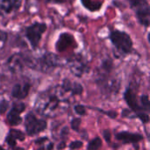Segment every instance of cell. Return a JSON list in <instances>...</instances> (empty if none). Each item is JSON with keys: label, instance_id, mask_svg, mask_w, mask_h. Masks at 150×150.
<instances>
[{"label": "cell", "instance_id": "4fadbf2b", "mask_svg": "<svg viewBox=\"0 0 150 150\" xmlns=\"http://www.w3.org/2000/svg\"><path fill=\"white\" fill-rule=\"evenodd\" d=\"M7 120H8L10 125L17 126V125L20 124L21 118L19 117V114H18V113H16V112H14L12 111H10V112L7 115Z\"/></svg>", "mask_w": 150, "mask_h": 150}, {"label": "cell", "instance_id": "8fae6325", "mask_svg": "<svg viewBox=\"0 0 150 150\" xmlns=\"http://www.w3.org/2000/svg\"><path fill=\"white\" fill-rule=\"evenodd\" d=\"M124 98L127 102V104L131 107L134 111H141L142 108L137 104V98L135 92L132 90V88L128 87L124 94Z\"/></svg>", "mask_w": 150, "mask_h": 150}, {"label": "cell", "instance_id": "2e32d148", "mask_svg": "<svg viewBox=\"0 0 150 150\" xmlns=\"http://www.w3.org/2000/svg\"><path fill=\"white\" fill-rule=\"evenodd\" d=\"M71 91L73 95H80L83 93V88L82 86L81 83H72V88H71Z\"/></svg>", "mask_w": 150, "mask_h": 150}, {"label": "cell", "instance_id": "836d02e7", "mask_svg": "<svg viewBox=\"0 0 150 150\" xmlns=\"http://www.w3.org/2000/svg\"><path fill=\"white\" fill-rule=\"evenodd\" d=\"M149 35H150V33H148V36H147V37H148V41H149V42H150V40H149Z\"/></svg>", "mask_w": 150, "mask_h": 150}, {"label": "cell", "instance_id": "9c48e42d", "mask_svg": "<svg viewBox=\"0 0 150 150\" xmlns=\"http://www.w3.org/2000/svg\"><path fill=\"white\" fill-rule=\"evenodd\" d=\"M30 84L28 83H24L23 85L17 83L13 86L11 90V96L18 99H23L27 97L30 91Z\"/></svg>", "mask_w": 150, "mask_h": 150}, {"label": "cell", "instance_id": "ac0fdd59", "mask_svg": "<svg viewBox=\"0 0 150 150\" xmlns=\"http://www.w3.org/2000/svg\"><path fill=\"white\" fill-rule=\"evenodd\" d=\"M141 102H142V105L143 106V108H145L146 110H149L150 106V102L149 98V96L148 95H142L141 97Z\"/></svg>", "mask_w": 150, "mask_h": 150}, {"label": "cell", "instance_id": "5b68a950", "mask_svg": "<svg viewBox=\"0 0 150 150\" xmlns=\"http://www.w3.org/2000/svg\"><path fill=\"white\" fill-rule=\"evenodd\" d=\"M67 62L69 65V69L71 72L76 76H82L83 73L88 71L89 68L86 62H84L83 58L82 57V55L79 54H75L74 56L72 55V57L69 58Z\"/></svg>", "mask_w": 150, "mask_h": 150}, {"label": "cell", "instance_id": "cb8c5ba5", "mask_svg": "<svg viewBox=\"0 0 150 150\" xmlns=\"http://www.w3.org/2000/svg\"><path fill=\"white\" fill-rule=\"evenodd\" d=\"M83 147V142H80V141H76V142H73L70 143L69 145V148L71 149H80Z\"/></svg>", "mask_w": 150, "mask_h": 150}, {"label": "cell", "instance_id": "e575fe53", "mask_svg": "<svg viewBox=\"0 0 150 150\" xmlns=\"http://www.w3.org/2000/svg\"><path fill=\"white\" fill-rule=\"evenodd\" d=\"M38 150H45V149L44 148H40Z\"/></svg>", "mask_w": 150, "mask_h": 150}, {"label": "cell", "instance_id": "d4e9b609", "mask_svg": "<svg viewBox=\"0 0 150 150\" xmlns=\"http://www.w3.org/2000/svg\"><path fill=\"white\" fill-rule=\"evenodd\" d=\"M7 40H8V33L5 31L0 29V41L3 43H5Z\"/></svg>", "mask_w": 150, "mask_h": 150}, {"label": "cell", "instance_id": "9a60e30c", "mask_svg": "<svg viewBox=\"0 0 150 150\" xmlns=\"http://www.w3.org/2000/svg\"><path fill=\"white\" fill-rule=\"evenodd\" d=\"M9 135L12 137L14 140H18V141H24L25 140V134L19 130L16 129H11L9 133Z\"/></svg>", "mask_w": 150, "mask_h": 150}, {"label": "cell", "instance_id": "4316f807", "mask_svg": "<svg viewBox=\"0 0 150 150\" xmlns=\"http://www.w3.org/2000/svg\"><path fill=\"white\" fill-rule=\"evenodd\" d=\"M6 142H7V143H8L11 147H14V146L16 145V140H14V139H13L12 137H11L10 135L7 136Z\"/></svg>", "mask_w": 150, "mask_h": 150}, {"label": "cell", "instance_id": "44dd1931", "mask_svg": "<svg viewBox=\"0 0 150 150\" xmlns=\"http://www.w3.org/2000/svg\"><path fill=\"white\" fill-rule=\"evenodd\" d=\"M80 124H81V120L79 118L74 119L71 121V127H72V129L75 130V131H77L79 127H80Z\"/></svg>", "mask_w": 150, "mask_h": 150}, {"label": "cell", "instance_id": "7a4b0ae2", "mask_svg": "<svg viewBox=\"0 0 150 150\" xmlns=\"http://www.w3.org/2000/svg\"><path fill=\"white\" fill-rule=\"evenodd\" d=\"M134 10L139 23L148 28L150 23V5L149 0H127Z\"/></svg>", "mask_w": 150, "mask_h": 150}, {"label": "cell", "instance_id": "1f68e13d", "mask_svg": "<svg viewBox=\"0 0 150 150\" xmlns=\"http://www.w3.org/2000/svg\"><path fill=\"white\" fill-rule=\"evenodd\" d=\"M69 134V128L68 127H64L63 129H62V136H65V135H67Z\"/></svg>", "mask_w": 150, "mask_h": 150}, {"label": "cell", "instance_id": "d6986e66", "mask_svg": "<svg viewBox=\"0 0 150 150\" xmlns=\"http://www.w3.org/2000/svg\"><path fill=\"white\" fill-rule=\"evenodd\" d=\"M62 88L64 91L66 92H69L71 91V88H72V83L70 82V80L69 79H64L63 82H62Z\"/></svg>", "mask_w": 150, "mask_h": 150}, {"label": "cell", "instance_id": "e0dca14e", "mask_svg": "<svg viewBox=\"0 0 150 150\" xmlns=\"http://www.w3.org/2000/svg\"><path fill=\"white\" fill-rule=\"evenodd\" d=\"M25 108V105L23 103H15V104H13L12 108H11V111H12V112H16L18 114H20L21 112H24Z\"/></svg>", "mask_w": 150, "mask_h": 150}, {"label": "cell", "instance_id": "83f0119b", "mask_svg": "<svg viewBox=\"0 0 150 150\" xmlns=\"http://www.w3.org/2000/svg\"><path fill=\"white\" fill-rule=\"evenodd\" d=\"M104 113L107 114L109 117H111L112 119H115L117 117V112H112V111H110V112H103Z\"/></svg>", "mask_w": 150, "mask_h": 150}, {"label": "cell", "instance_id": "ba28073f", "mask_svg": "<svg viewBox=\"0 0 150 150\" xmlns=\"http://www.w3.org/2000/svg\"><path fill=\"white\" fill-rule=\"evenodd\" d=\"M7 66L12 72L20 71L23 69L25 63L23 59V53H17L11 55L7 60Z\"/></svg>", "mask_w": 150, "mask_h": 150}, {"label": "cell", "instance_id": "f546056e", "mask_svg": "<svg viewBox=\"0 0 150 150\" xmlns=\"http://www.w3.org/2000/svg\"><path fill=\"white\" fill-rule=\"evenodd\" d=\"M47 137H43V138H41V139H38V140H36L35 141V143H37V144H41L43 142H45V141H47Z\"/></svg>", "mask_w": 150, "mask_h": 150}, {"label": "cell", "instance_id": "3957f363", "mask_svg": "<svg viewBox=\"0 0 150 150\" xmlns=\"http://www.w3.org/2000/svg\"><path fill=\"white\" fill-rule=\"evenodd\" d=\"M47 30V25L42 22H34L25 29V37L28 40L33 49H36L42 34Z\"/></svg>", "mask_w": 150, "mask_h": 150}, {"label": "cell", "instance_id": "7c38bea8", "mask_svg": "<svg viewBox=\"0 0 150 150\" xmlns=\"http://www.w3.org/2000/svg\"><path fill=\"white\" fill-rule=\"evenodd\" d=\"M81 3L83 6L90 11H99L104 4V1H99V0H81Z\"/></svg>", "mask_w": 150, "mask_h": 150}, {"label": "cell", "instance_id": "f1b7e54d", "mask_svg": "<svg viewBox=\"0 0 150 150\" xmlns=\"http://www.w3.org/2000/svg\"><path fill=\"white\" fill-rule=\"evenodd\" d=\"M65 147H66V142H60V144H58V146H57V149L62 150V149H63Z\"/></svg>", "mask_w": 150, "mask_h": 150}, {"label": "cell", "instance_id": "52a82bcc", "mask_svg": "<svg viewBox=\"0 0 150 150\" xmlns=\"http://www.w3.org/2000/svg\"><path fill=\"white\" fill-rule=\"evenodd\" d=\"M21 4V0H0V14L9 15L18 10Z\"/></svg>", "mask_w": 150, "mask_h": 150}, {"label": "cell", "instance_id": "ffe728a7", "mask_svg": "<svg viewBox=\"0 0 150 150\" xmlns=\"http://www.w3.org/2000/svg\"><path fill=\"white\" fill-rule=\"evenodd\" d=\"M9 108V102L5 99H2L0 101V114L4 113Z\"/></svg>", "mask_w": 150, "mask_h": 150}, {"label": "cell", "instance_id": "277c9868", "mask_svg": "<svg viewBox=\"0 0 150 150\" xmlns=\"http://www.w3.org/2000/svg\"><path fill=\"white\" fill-rule=\"evenodd\" d=\"M25 126L28 135H34L46 129L47 122L43 120H37L32 113H28L25 119Z\"/></svg>", "mask_w": 150, "mask_h": 150}, {"label": "cell", "instance_id": "d590c367", "mask_svg": "<svg viewBox=\"0 0 150 150\" xmlns=\"http://www.w3.org/2000/svg\"><path fill=\"white\" fill-rule=\"evenodd\" d=\"M0 150H5V149H4L3 148H1V147H0Z\"/></svg>", "mask_w": 150, "mask_h": 150}, {"label": "cell", "instance_id": "4dcf8cb0", "mask_svg": "<svg viewBox=\"0 0 150 150\" xmlns=\"http://www.w3.org/2000/svg\"><path fill=\"white\" fill-rule=\"evenodd\" d=\"M129 115H130V111H129V110L126 109V110L123 111V112H122V117H128Z\"/></svg>", "mask_w": 150, "mask_h": 150}, {"label": "cell", "instance_id": "5bb4252c", "mask_svg": "<svg viewBox=\"0 0 150 150\" xmlns=\"http://www.w3.org/2000/svg\"><path fill=\"white\" fill-rule=\"evenodd\" d=\"M101 146H102V141L99 137H97L89 143L87 149L88 150H98L101 148Z\"/></svg>", "mask_w": 150, "mask_h": 150}, {"label": "cell", "instance_id": "6da1fadb", "mask_svg": "<svg viewBox=\"0 0 150 150\" xmlns=\"http://www.w3.org/2000/svg\"><path fill=\"white\" fill-rule=\"evenodd\" d=\"M109 39L120 55H127L133 52V40L131 36L123 31L113 30L110 33Z\"/></svg>", "mask_w": 150, "mask_h": 150}, {"label": "cell", "instance_id": "8992f818", "mask_svg": "<svg viewBox=\"0 0 150 150\" xmlns=\"http://www.w3.org/2000/svg\"><path fill=\"white\" fill-rule=\"evenodd\" d=\"M71 47H76V41L74 35L69 33H62L55 42L56 51L62 53Z\"/></svg>", "mask_w": 150, "mask_h": 150}, {"label": "cell", "instance_id": "603a6c76", "mask_svg": "<svg viewBox=\"0 0 150 150\" xmlns=\"http://www.w3.org/2000/svg\"><path fill=\"white\" fill-rule=\"evenodd\" d=\"M137 117H138L143 123H148V122L149 121V116L147 113L140 112V113H138Z\"/></svg>", "mask_w": 150, "mask_h": 150}, {"label": "cell", "instance_id": "d6a6232c", "mask_svg": "<svg viewBox=\"0 0 150 150\" xmlns=\"http://www.w3.org/2000/svg\"><path fill=\"white\" fill-rule=\"evenodd\" d=\"M53 148H54V144H53V143H49L48 146H47V149L52 150L53 149Z\"/></svg>", "mask_w": 150, "mask_h": 150}, {"label": "cell", "instance_id": "484cf974", "mask_svg": "<svg viewBox=\"0 0 150 150\" xmlns=\"http://www.w3.org/2000/svg\"><path fill=\"white\" fill-rule=\"evenodd\" d=\"M103 135H104V137H105V140L107 142H111V132H110L109 130H104Z\"/></svg>", "mask_w": 150, "mask_h": 150}, {"label": "cell", "instance_id": "7402d4cb", "mask_svg": "<svg viewBox=\"0 0 150 150\" xmlns=\"http://www.w3.org/2000/svg\"><path fill=\"white\" fill-rule=\"evenodd\" d=\"M75 111L78 114V115H84L86 113V111H85V108L84 106L81 105H77L75 106Z\"/></svg>", "mask_w": 150, "mask_h": 150}, {"label": "cell", "instance_id": "30bf717a", "mask_svg": "<svg viewBox=\"0 0 150 150\" xmlns=\"http://www.w3.org/2000/svg\"><path fill=\"white\" fill-rule=\"evenodd\" d=\"M116 138L122 141L124 143H136L143 139L142 135L139 134H132L128 132H121L116 134Z\"/></svg>", "mask_w": 150, "mask_h": 150}]
</instances>
